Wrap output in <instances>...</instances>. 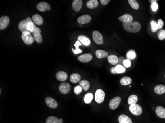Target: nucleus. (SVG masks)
Instances as JSON below:
<instances>
[{"mask_svg":"<svg viewBox=\"0 0 165 123\" xmlns=\"http://www.w3.org/2000/svg\"><path fill=\"white\" fill-rule=\"evenodd\" d=\"M120 83L124 86L130 85L132 83V79L128 76H124L120 80Z\"/></svg>","mask_w":165,"mask_h":123,"instance_id":"nucleus-29","label":"nucleus"},{"mask_svg":"<svg viewBox=\"0 0 165 123\" xmlns=\"http://www.w3.org/2000/svg\"><path fill=\"white\" fill-rule=\"evenodd\" d=\"M118 121L119 123H132V120L126 115H121L119 117Z\"/></svg>","mask_w":165,"mask_h":123,"instance_id":"nucleus-25","label":"nucleus"},{"mask_svg":"<svg viewBox=\"0 0 165 123\" xmlns=\"http://www.w3.org/2000/svg\"><path fill=\"white\" fill-rule=\"evenodd\" d=\"M151 8L153 12H156L158 9V5L156 2L152 3L151 5Z\"/></svg>","mask_w":165,"mask_h":123,"instance_id":"nucleus-41","label":"nucleus"},{"mask_svg":"<svg viewBox=\"0 0 165 123\" xmlns=\"http://www.w3.org/2000/svg\"><path fill=\"white\" fill-rule=\"evenodd\" d=\"M46 123H63V119H58L55 116H50L46 120Z\"/></svg>","mask_w":165,"mask_h":123,"instance_id":"nucleus-21","label":"nucleus"},{"mask_svg":"<svg viewBox=\"0 0 165 123\" xmlns=\"http://www.w3.org/2000/svg\"><path fill=\"white\" fill-rule=\"evenodd\" d=\"M30 21H32L31 18L27 17L26 19L20 21L18 24V28L20 31H21L22 33H23L24 32L28 31V30L27 29V24L28 22Z\"/></svg>","mask_w":165,"mask_h":123,"instance_id":"nucleus-11","label":"nucleus"},{"mask_svg":"<svg viewBox=\"0 0 165 123\" xmlns=\"http://www.w3.org/2000/svg\"><path fill=\"white\" fill-rule=\"evenodd\" d=\"M91 16L85 14L83 15L80 16L77 19V22L78 23L80 24H87L88 23L90 22L91 21Z\"/></svg>","mask_w":165,"mask_h":123,"instance_id":"nucleus-13","label":"nucleus"},{"mask_svg":"<svg viewBox=\"0 0 165 123\" xmlns=\"http://www.w3.org/2000/svg\"><path fill=\"white\" fill-rule=\"evenodd\" d=\"M107 60L110 64L113 65L117 64L119 61L118 57H117L116 55H111L108 56Z\"/></svg>","mask_w":165,"mask_h":123,"instance_id":"nucleus-28","label":"nucleus"},{"mask_svg":"<svg viewBox=\"0 0 165 123\" xmlns=\"http://www.w3.org/2000/svg\"><path fill=\"white\" fill-rule=\"evenodd\" d=\"M93 95L91 93H88L85 95L84 101L86 104H90L93 99Z\"/></svg>","mask_w":165,"mask_h":123,"instance_id":"nucleus-34","label":"nucleus"},{"mask_svg":"<svg viewBox=\"0 0 165 123\" xmlns=\"http://www.w3.org/2000/svg\"><path fill=\"white\" fill-rule=\"evenodd\" d=\"M129 110L132 114L136 116L141 114L142 113V108L139 104H133L130 105Z\"/></svg>","mask_w":165,"mask_h":123,"instance_id":"nucleus-3","label":"nucleus"},{"mask_svg":"<svg viewBox=\"0 0 165 123\" xmlns=\"http://www.w3.org/2000/svg\"><path fill=\"white\" fill-rule=\"evenodd\" d=\"M78 40L81 42L85 46H89L91 44V40L88 37L85 36L84 35H80L78 37Z\"/></svg>","mask_w":165,"mask_h":123,"instance_id":"nucleus-18","label":"nucleus"},{"mask_svg":"<svg viewBox=\"0 0 165 123\" xmlns=\"http://www.w3.org/2000/svg\"><path fill=\"white\" fill-rule=\"evenodd\" d=\"M81 76L78 73H72L70 77V80L73 83H76L80 81Z\"/></svg>","mask_w":165,"mask_h":123,"instance_id":"nucleus-22","label":"nucleus"},{"mask_svg":"<svg viewBox=\"0 0 165 123\" xmlns=\"http://www.w3.org/2000/svg\"><path fill=\"white\" fill-rule=\"evenodd\" d=\"M156 1H156V0H155V1H151V0L150 1V2H151L152 3H154V2H156Z\"/></svg>","mask_w":165,"mask_h":123,"instance_id":"nucleus-45","label":"nucleus"},{"mask_svg":"<svg viewBox=\"0 0 165 123\" xmlns=\"http://www.w3.org/2000/svg\"><path fill=\"white\" fill-rule=\"evenodd\" d=\"M36 27V26L35 24L33 22V21H29L27 24V29L30 33H32Z\"/></svg>","mask_w":165,"mask_h":123,"instance_id":"nucleus-31","label":"nucleus"},{"mask_svg":"<svg viewBox=\"0 0 165 123\" xmlns=\"http://www.w3.org/2000/svg\"><path fill=\"white\" fill-rule=\"evenodd\" d=\"M114 68H115L116 73L118 74L124 73L126 71V69L125 67H124L121 65H117Z\"/></svg>","mask_w":165,"mask_h":123,"instance_id":"nucleus-32","label":"nucleus"},{"mask_svg":"<svg viewBox=\"0 0 165 123\" xmlns=\"http://www.w3.org/2000/svg\"><path fill=\"white\" fill-rule=\"evenodd\" d=\"M128 3L132 7L133 9L135 10H137L139 7V5L138 2L135 0H128Z\"/></svg>","mask_w":165,"mask_h":123,"instance_id":"nucleus-33","label":"nucleus"},{"mask_svg":"<svg viewBox=\"0 0 165 123\" xmlns=\"http://www.w3.org/2000/svg\"><path fill=\"white\" fill-rule=\"evenodd\" d=\"M59 90L62 94H68L69 92L70 91L71 86L69 84L66 82H63L60 84L59 86Z\"/></svg>","mask_w":165,"mask_h":123,"instance_id":"nucleus-8","label":"nucleus"},{"mask_svg":"<svg viewBox=\"0 0 165 123\" xmlns=\"http://www.w3.org/2000/svg\"><path fill=\"white\" fill-rule=\"evenodd\" d=\"M157 25H158V29H161L163 27L164 22L161 19H159L158 20V22H157Z\"/></svg>","mask_w":165,"mask_h":123,"instance_id":"nucleus-42","label":"nucleus"},{"mask_svg":"<svg viewBox=\"0 0 165 123\" xmlns=\"http://www.w3.org/2000/svg\"><path fill=\"white\" fill-rule=\"evenodd\" d=\"M93 38L94 42L98 45L104 44L103 42V36L99 32L94 31L93 32Z\"/></svg>","mask_w":165,"mask_h":123,"instance_id":"nucleus-5","label":"nucleus"},{"mask_svg":"<svg viewBox=\"0 0 165 123\" xmlns=\"http://www.w3.org/2000/svg\"><path fill=\"white\" fill-rule=\"evenodd\" d=\"M93 59V56L91 54H84L78 57V61L83 63L89 62L91 61Z\"/></svg>","mask_w":165,"mask_h":123,"instance_id":"nucleus-15","label":"nucleus"},{"mask_svg":"<svg viewBox=\"0 0 165 123\" xmlns=\"http://www.w3.org/2000/svg\"><path fill=\"white\" fill-rule=\"evenodd\" d=\"M80 27H82V25L81 24L80 25Z\"/></svg>","mask_w":165,"mask_h":123,"instance_id":"nucleus-46","label":"nucleus"},{"mask_svg":"<svg viewBox=\"0 0 165 123\" xmlns=\"http://www.w3.org/2000/svg\"><path fill=\"white\" fill-rule=\"evenodd\" d=\"M21 39L24 43L27 45H31L34 42V38L33 36H32L31 33L28 31L24 32L23 33H22Z\"/></svg>","mask_w":165,"mask_h":123,"instance_id":"nucleus-2","label":"nucleus"},{"mask_svg":"<svg viewBox=\"0 0 165 123\" xmlns=\"http://www.w3.org/2000/svg\"><path fill=\"white\" fill-rule=\"evenodd\" d=\"M81 44H81V42H79V40H78V41L76 42L75 44H74L76 47V49L75 50H74V51H73L74 54H78L82 53V51L81 50V49H80L79 48V46L81 45Z\"/></svg>","mask_w":165,"mask_h":123,"instance_id":"nucleus-36","label":"nucleus"},{"mask_svg":"<svg viewBox=\"0 0 165 123\" xmlns=\"http://www.w3.org/2000/svg\"><path fill=\"white\" fill-rule=\"evenodd\" d=\"M10 20L7 16H3L0 18V30L5 29L9 24Z\"/></svg>","mask_w":165,"mask_h":123,"instance_id":"nucleus-10","label":"nucleus"},{"mask_svg":"<svg viewBox=\"0 0 165 123\" xmlns=\"http://www.w3.org/2000/svg\"><path fill=\"white\" fill-rule=\"evenodd\" d=\"M37 10L41 12H45L46 11L51 10V6L49 4L45 2H41L39 3L36 5Z\"/></svg>","mask_w":165,"mask_h":123,"instance_id":"nucleus-7","label":"nucleus"},{"mask_svg":"<svg viewBox=\"0 0 165 123\" xmlns=\"http://www.w3.org/2000/svg\"><path fill=\"white\" fill-rule=\"evenodd\" d=\"M158 38L159 40H165V30H160L158 32Z\"/></svg>","mask_w":165,"mask_h":123,"instance_id":"nucleus-38","label":"nucleus"},{"mask_svg":"<svg viewBox=\"0 0 165 123\" xmlns=\"http://www.w3.org/2000/svg\"><path fill=\"white\" fill-rule=\"evenodd\" d=\"M98 5V2L97 0H90L86 4L87 7L90 9H95Z\"/></svg>","mask_w":165,"mask_h":123,"instance_id":"nucleus-26","label":"nucleus"},{"mask_svg":"<svg viewBox=\"0 0 165 123\" xmlns=\"http://www.w3.org/2000/svg\"><path fill=\"white\" fill-rule=\"evenodd\" d=\"M82 0H74L72 2V8L75 12H79L82 7Z\"/></svg>","mask_w":165,"mask_h":123,"instance_id":"nucleus-14","label":"nucleus"},{"mask_svg":"<svg viewBox=\"0 0 165 123\" xmlns=\"http://www.w3.org/2000/svg\"><path fill=\"white\" fill-rule=\"evenodd\" d=\"M32 20L35 24L38 25H41L43 24V23L44 22L43 17H42V16L39 14H34L32 16Z\"/></svg>","mask_w":165,"mask_h":123,"instance_id":"nucleus-20","label":"nucleus"},{"mask_svg":"<svg viewBox=\"0 0 165 123\" xmlns=\"http://www.w3.org/2000/svg\"><path fill=\"white\" fill-rule=\"evenodd\" d=\"M111 73H113V74H117V73H116V71H115V68L114 67H112L110 69Z\"/></svg>","mask_w":165,"mask_h":123,"instance_id":"nucleus-44","label":"nucleus"},{"mask_svg":"<svg viewBox=\"0 0 165 123\" xmlns=\"http://www.w3.org/2000/svg\"><path fill=\"white\" fill-rule=\"evenodd\" d=\"M155 112L157 115L160 118H165V108L161 106H158L155 109Z\"/></svg>","mask_w":165,"mask_h":123,"instance_id":"nucleus-19","label":"nucleus"},{"mask_svg":"<svg viewBox=\"0 0 165 123\" xmlns=\"http://www.w3.org/2000/svg\"><path fill=\"white\" fill-rule=\"evenodd\" d=\"M154 92L159 95L164 94L165 93V86L163 85H157L155 87Z\"/></svg>","mask_w":165,"mask_h":123,"instance_id":"nucleus-27","label":"nucleus"},{"mask_svg":"<svg viewBox=\"0 0 165 123\" xmlns=\"http://www.w3.org/2000/svg\"><path fill=\"white\" fill-rule=\"evenodd\" d=\"M95 55L98 59H102L104 58L108 57V53L103 50H97L95 52Z\"/></svg>","mask_w":165,"mask_h":123,"instance_id":"nucleus-23","label":"nucleus"},{"mask_svg":"<svg viewBox=\"0 0 165 123\" xmlns=\"http://www.w3.org/2000/svg\"><path fill=\"white\" fill-rule=\"evenodd\" d=\"M79 85L85 91H88L90 87V84L89 82L86 80H83L79 82Z\"/></svg>","mask_w":165,"mask_h":123,"instance_id":"nucleus-24","label":"nucleus"},{"mask_svg":"<svg viewBox=\"0 0 165 123\" xmlns=\"http://www.w3.org/2000/svg\"><path fill=\"white\" fill-rule=\"evenodd\" d=\"M133 19V18L132 16L130 14H125L118 18V20L119 21L123 22V23H126L132 22Z\"/></svg>","mask_w":165,"mask_h":123,"instance_id":"nucleus-17","label":"nucleus"},{"mask_svg":"<svg viewBox=\"0 0 165 123\" xmlns=\"http://www.w3.org/2000/svg\"><path fill=\"white\" fill-rule=\"evenodd\" d=\"M138 101V97L137 95H130L128 99V104L129 105L131 104H136Z\"/></svg>","mask_w":165,"mask_h":123,"instance_id":"nucleus-30","label":"nucleus"},{"mask_svg":"<svg viewBox=\"0 0 165 123\" xmlns=\"http://www.w3.org/2000/svg\"><path fill=\"white\" fill-rule=\"evenodd\" d=\"M41 30L40 28L36 27L34 31L31 33L32 35H33L34 40L38 44H41L42 42V36L41 35Z\"/></svg>","mask_w":165,"mask_h":123,"instance_id":"nucleus-4","label":"nucleus"},{"mask_svg":"<svg viewBox=\"0 0 165 123\" xmlns=\"http://www.w3.org/2000/svg\"><path fill=\"white\" fill-rule=\"evenodd\" d=\"M121 101V97H114L113 99H112L109 102V108L111 109H112V110L117 108L119 106Z\"/></svg>","mask_w":165,"mask_h":123,"instance_id":"nucleus-9","label":"nucleus"},{"mask_svg":"<svg viewBox=\"0 0 165 123\" xmlns=\"http://www.w3.org/2000/svg\"><path fill=\"white\" fill-rule=\"evenodd\" d=\"M123 65L126 68H130L131 66V62L129 59H126L123 61Z\"/></svg>","mask_w":165,"mask_h":123,"instance_id":"nucleus-40","label":"nucleus"},{"mask_svg":"<svg viewBox=\"0 0 165 123\" xmlns=\"http://www.w3.org/2000/svg\"><path fill=\"white\" fill-rule=\"evenodd\" d=\"M82 88L79 85V86H76L75 88H74V93L76 94V95H79L80 94H81V92L82 91Z\"/></svg>","mask_w":165,"mask_h":123,"instance_id":"nucleus-39","label":"nucleus"},{"mask_svg":"<svg viewBox=\"0 0 165 123\" xmlns=\"http://www.w3.org/2000/svg\"><path fill=\"white\" fill-rule=\"evenodd\" d=\"M126 58L129 60H134L136 58V53L135 51L131 50L126 53Z\"/></svg>","mask_w":165,"mask_h":123,"instance_id":"nucleus-35","label":"nucleus"},{"mask_svg":"<svg viewBox=\"0 0 165 123\" xmlns=\"http://www.w3.org/2000/svg\"><path fill=\"white\" fill-rule=\"evenodd\" d=\"M100 2L102 5H105L108 4L110 1V0H101Z\"/></svg>","mask_w":165,"mask_h":123,"instance_id":"nucleus-43","label":"nucleus"},{"mask_svg":"<svg viewBox=\"0 0 165 123\" xmlns=\"http://www.w3.org/2000/svg\"><path fill=\"white\" fill-rule=\"evenodd\" d=\"M123 25L124 29L130 33H137L141 30V24L137 21L128 23H123Z\"/></svg>","mask_w":165,"mask_h":123,"instance_id":"nucleus-1","label":"nucleus"},{"mask_svg":"<svg viewBox=\"0 0 165 123\" xmlns=\"http://www.w3.org/2000/svg\"><path fill=\"white\" fill-rule=\"evenodd\" d=\"M56 77L60 81H64L68 78V75L64 71H58V73H56Z\"/></svg>","mask_w":165,"mask_h":123,"instance_id":"nucleus-16","label":"nucleus"},{"mask_svg":"<svg viewBox=\"0 0 165 123\" xmlns=\"http://www.w3.org/2000/svg\"><path fill=\"white\" fill-rule=\"evenodd\" d=\"M105 98V93L101 89L97 90L95 94V101L98 103L101 104L103 102Z\"/></svg>","mask_w":165,"mask_h":123,"instance_id":"nucleus-6","label":"nucleus"},{"mask_svg":"<svg viewBox=\"0 0 165 123\" xmlns=\"http://www.w3.org/2000/svg\"><path fill=\"white\" fill-rule=\"evenodd\" d=\"M150 25H151V31L152 32H156L158 29L157 23L154 20H152L150 22Z\"/></svg>","mask_w":165,"mask_h":123,"instance_id":"nucleus-37","label":"nucleus"},{"mask_svg":"<svg viewBox=\"0 0 165 123\" xmlns=\"http://www.w3.org/2000/svg\"><path fill=\"white\" fill-rule=\"evenodd\" d=\"M45 102L49 108L55 109L57 108L58 103L55 99H53L52 97H47L45 99Z\"/></svg>","mask_w":165,"mask_h":123,"instance_id":"nucleus-12","label":"nucleus"}]
</instances>
